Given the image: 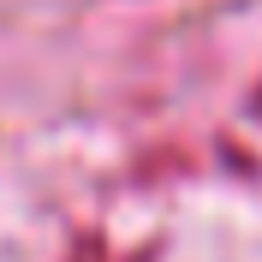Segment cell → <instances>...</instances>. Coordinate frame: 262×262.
Masks as SVG:
<instances>
[{
    "label": "cell",
    "instance_id": "6da1fadb",
    "mask_svg": "<svg viewBox=\"0 0 262 262\" xmlns=\"http://www.w3.org/2000/svg\"><path fill=\"white\" fill-rule=\"evenodd\" d=\"M256 107H262V90H256Z\"/></svg>",
    "mask_w": 262,
    "mask_h": 262
}]
</instances>
